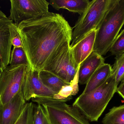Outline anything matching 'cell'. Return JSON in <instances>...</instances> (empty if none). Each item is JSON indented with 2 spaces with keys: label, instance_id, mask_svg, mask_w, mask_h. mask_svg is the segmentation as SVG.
Instances as JSON below:
<instances>
[{
  "label": "cell",
  "instance_id": "21",
  "mask_svg": "<svg viewBox=\"0 0 124 124\" xmlns=\"http://www.w3.org/2000/svg\"><path fill=\"white\" fill-rule=\"evenodd\" d=\"M32 124H52L41 105H34Z\"/></svg>",
  "mask_w": 124,
  "mask_h": 124
},
{
  "label": "cell",
  "instance_id": "3",
  "mask_svg": "<svg viewBox=\"0 0 124 124\" xmlns=\"http://www.w3.org/2000/svg\"><path fill=\"white\" fill-rule=\"evenodd\" d=\"M124 25V0H114L96 31L93 51L108 52Z\"/></svg>",
  "mask_w": 124,
  "mask_h": 124
},
{
  "label": "cell",
  "instance_id": "15",
  "mask_svg": "<svg viewBox=\"0 0 124 124\" xmlns=\"http://www.w3.org/2000/svg\"><path fill=\"white\" fill-rule=\"evenodd\" d=\"M49 4L54 9H64L71 12L81 15L88 7L89 0H50Z\"/></svg>",
  "mask_w": 124,
  "mask_h": 124
},
{
  "label": "cell",
  "instance_id": "2",
  "mask_svg": "<svg viewBox=\"0 0 124 124\" xmlns=\"http://www.w3.org/2000/svg\"><path fill=\"white\" fill-rule=\"evenodd\" d=\"M118 87L116 76L112 74L97 89L87 94H82L73 106L77 108L88 120L97 121L116 92Z\"/></svg>",
  "mask_w": 124,
  "mask_h": 124
},
{
  "label": "cell",
  "instance_id": "9",
  "mask_svg": "<svg viewBox=\"0 0 124 124\" xmlns=\"http://www.w3.org/2000/svg\"><path fill=\"white\" fill-rule=\"evenodd\" d=\"M39 72L30 66L28 68L22 86L26 101L36 97L52 98L56 94L43 84L39 77Z\"/></svg>",
  "mask_w": 124,
  "mask_h": 124
},
{
  "label": "cell",
  "instance_id": "5",
  "mask_svg": "<svg viewBox=\"0 0 124 124\" xmlns=\"http://www.w3.org/2000/svg\"><path fill=\"white\" fill-rule=\"evenodd\" d=\"M32 100L43 107L52 124H90L77 108L65 101L40 97Z\"/></svg>",
  "mask_w": 124,
  "mask_h": 124
},
{
  "label": "cell",
  "instance_id": "6",
  "mask_svg": "<svg viewBox=\"0 0 124 124\" xmlns=\"http://www.w3.org/2000/svg\"><path fill=\"white\" fill-rule=\"evenodd\" d=\"M28 66H7L0 76V104L3 105L22 90L24 79Z\"/></svg>",
  "mask_w": 124,
  "mask_h": 124
},
{
  "label": "cell",
  "instance_id": "13",
  "mask_svg": "<svg viewBox=\"0 0 124 124\" xmlns=\"http://www.w3.org/2000/svg\"><path fill=\"white\" fill-rule=\"evenodd\" d=\"M96 31L97 30L92 31L71 48L73 57L78 65L93 51Z\"/></svg>",
  "mask_w": 124,
  "mask_h": 124
},
{
  "label": "cell",
  "instance_id": "7",
  "mask_svg": "<svg viewBox=\"0 0 124 124\" xmlns=\"http://www.w3.org/2000/svg\"><path fill=\"white\" fill-rule=\"evenodd\" d=\"M8 19L18 25L23 21L34 19L49 12V2L46 0H11Z\"/></svg>",
  "mask_w": 124,
  "mask_h": 124
},
{
  "label": "cell",
  "instance_id": "25",
  "mask_svg": "<svg viewBox=\"0 0 124 124\" xmlns=\"http://www.w3.org/2000/svg\"><path fill=\"white\" fill-rule=\"evenodd\" d=\"M121 82V84L117 87L116 92L124 99V80Z\"/></svg>",
  "mask_w": 124,
  "mask_h": 124
},
{
  "label": "cell",
  "instance_id": "1",
  "mask_svg": "<svg viewBox=\"0 0 124 124\" xmlns=\"http://www.w3.org/2000/svg\"><path fill=\"white\" fill-rule=\"evenodd\" d=\"M18 30L29 66L37 71L45 69L72 41L73 27L57 13L23 21Z\"/></svg>",
  "mask_w": 124,
  "mask_h": 124
},
{
  "label": "cell",
  "instance_id": "14",
  "mask_svg": "<svg viewBox=\"0 0 124 124\" xmlns=\"http://www.w3.org/2000/svg\"><path fill=\"white\" fill-rule=\"evenodd\" d=\"M112 70L109 64L105 63L101 66L91 76L82 94L90 92L104 83L112 75Z\"/></svg>",
  "mask_w": 124,
  "mask_h": 124
},
{
  "label": "cell",
  "instance_id": "28",
  "mask_svg": "<svg viewBox=\"0 0 124 124\" xmlns=\"http://www.w3.org/2000/svg\"><path fill=\"white\" fill-rule=\"evenodd\" d=\"M124 78H123V79H122V81H124Z\"/></svg>",
  "mask_w": 124,
  "mask_h": 124
},
{
  "label": "cell",
  "instance_id": "10",
  "mask_svg": "<svg viewBox=\"0 0 124 124\" xmlns=\"http://www.w3.org/2000/svg\"><path fill=\"white\" fill-rule=\"evenodd\" d=\"M26 104L22 90L17 93L10 101L1 105L0 124H14L20 116Z\"/></svg>",
  "mask_w": 124,
  "mask_h": 124
},
{
  "label": "cell",
  "instance_id": "22",
  "mask_svg": "<svg viewBox=\"0 0 124 124\" xmlns=\"http://www.w3.org/2000/svg\"><path fill=\"white\" fill-rule=\"evenodd\" d=\"M34 106L32 103H26L19 118L14 124H32Z\"/></svg>",
  "mask_w": 124,
  "mask_h": 124
},
{
  "label": "cell",
  "instance_id": "24",
  "mask_svg": "<svg viewBox=\"0 0 124 124\" xmlns=\"http://www.w3.org/2000/svg\"><path fill=\"white\" fill-rule=\"evenodd\" d=\"M10 39L13 47H23L22 43L18 30V25L11 23L9 26Z\"/></svg>",
  "mask_w": 124,
  "mask_h": 124
},
{
  "label": "cell",
  "instance_id": "26",
  "mask_svg": "<svg viewBox=\"0 0 124 124\" xmlns=\"http://www.w3.org/2000/svg\"><path fill=\"white\" fill-rule=\"evenodd\" d=\"M7 18H8V17H7L6 15L1 10L0 7V19Z\"/></svg>",
  "mask_w": 124,
  "mask_h": 124
},
{
  "label": "cell",
  "instance_id": "23",
  "mask_svg": "<svg viewBox=\"0 0 124 124\" xmlns=\"http://www.w3.org/2000/svg\"><path fill=\"white\" fill-rule=\"evenodd\" d=\"M109 51L116 57L124 53V29L116 37Z\"/></svg>",
  "mask_w": 124,
  "mask_h": 124
},
{
  "label": "cell",
  "instance_id": "27",
  "mask_svg": "<svg viewBox=\"0 0 124 124\" xmlns=\"http://www.w3.org/2000/svg\"><path fill=\"white\" fill-rule=\"evenodd\" d=\"M1 121V105L0 104V124Z\"/></svg>",
  "mask_w": 124,
  "mask_h": 124
},
{
  "label": "cell",
  "instance_id": "4",
  "mask_svg": "<svg viewBox=\"0 0 124 124\" xmlns=\"http://www.w3.org/2000/svg\"><path fill=\"white\" fill-rule=\"evenodd\" d=\"M114 0H93L85 11L80 15L73 27L72 48L82 39L94 30H97Z\"/></svg>",
  "mask_w": 124,
  "mask_h": 124
},
{
  "label": "cell",
  "instance_id": "17",
  "mask_svg": "<svg viewBox=\"0 0 124 124\" xmlns=\"http://www.w3.org/2000/svg\"><path fill=\"white\" fill-rule=\"evenodd\" d=\"M78 72L79 68L73 81L69 84L63 87L57 94L53 96V99L66 102L70 100L72 96L78 93L79 91Z\"/></svg>",
  "mask_w": 124,
  "mask_h": 124
},
{
  "label": "cell",
  "instance_id": "11",
  "mask_svg": "<svg viewBox=\"0 0 124 124\" xmlns=\"http://www.w3.org/2000/svg\"><path fill=\"white\" fill-rule=\"evenodd\" d=\"M12 22L8 18L0 19V71L2 72L10 62L12 45L9 26Z\"/></svg>",
  "mask_w": 124,
  "mask_h": 124
},
{
  "label": "cell",
  "instance_id": "18",
  "mask_svg": "<svg viewBox=\"0 0 124 124\" xmlns=\"http://www.w3.org/2000/svg\"><path fill=\"white\" fill-rule=\"evenodd\" d=\"M103 124H124V105L114 107L106 114Z\"/></svg>",
  "mask_w": 124,
  "mask_h": 124
},
{
  "label": "cell",
  "instance_id": "12",
  "mask_svg": "<svg viewBox=\"0 0 124 124\" xmlns=\"http://www.w3.org/2000/svg\"><path fill=\"white\" fill-rule=\"evenodd\" d=\"M104 63L105 59L102 56L93 51L79 65V83L86 84L97 69Z\"/></svg>",
  "mask_w": 124,
  "mask_h": 124
},
{
  "label": "cell",
  "instance_id": "19",
  "mask_svg": "<svg viewBox=\"0 0 124 124\" xmlns=\"http://www.w3.org/2000/svg\"><path fill=\"white\" fill-rule=\"evenodd\" d=\"M9 65L11 67L25 65L29 66V63L23 47H13L11 52Z\"/></svg>",
  "mask_w": 124,
  "mask_h": 124
},
{
  "label": "cell",
  "instance_id": "8",
  "mask_svg": "<svg viewBox=\"0 0 124 124\" xmlns=\"http://www.w3.org/2000/svg\"><path fill=\"white\" fill-rule=\"evenodd\" d=\"M79 65L75 62L70 47L60 54L44 70L54 74L66 83L73 80Z\"/></svg>",
  "mask_w": 124,
  "mask_h": 124
},
{
  "label": "cell",
  "instance_id": "16",
  "mask_svg": "<svg viewBox=\"0 0 124 124\" xmlns=\"http://www.w3.org/2000/svg\"><path fill=\"white\" fill-rule=\"evenodd\" d=\"M39 77L43 84L48 89L57 94L63 87L69 84L51 72L44 70L39 72Z\"/></svg>",
  "mask_w": 124,
  "mask_h": 124
},
{
  "label": "cell",
  "instance_id": "29",
  "mask_svg": "<svg viewBox=\"0 0 124 124\" xmlns=\"http://www.w3.org/2000/svg\"><path fill=\"white\" fill-rule=\"evenodd\" d=\"M1 72L0 71V76L1 74Z\"/></svg>",
  "mask_w": 124,
  "mask_h": 124
},
{
  "label": "cell",
  "instance_id": "20",
  "mask_svg": "<svg viewBox=\"0 0 124 124\" xmlns=\"http://www.w3.org/2000/svg\"><path fill=\"white\" fill-rule=\"evenodd\" d=\"M112 74L115 75L117 85L121 82L124 76V53L116 56L112 67Z\"/></svg>",
  "mask_w": 124,
  "mask_h": 124
}]
</instances>
